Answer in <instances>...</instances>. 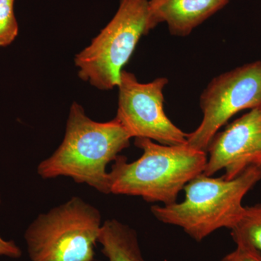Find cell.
<instances>
[{"instance_id": "obj_1", "label": "cell", "mask_w": 261, "mask_h": 261, "mask_svg": "<svg viewBox=\"0 0 261 261\" xmlns=\"http://www.w3.org/2000/svg\"><path fill=\"white\" fill-rule=\"evenodd\" d=\"M132 139L116 118L94 121L80 104L73 102L63 140L51 155L39 163L38 174L44 179L66 176L110 194L108 164L130 145Z\"/></svg>"}, {"instance_id": "obj_2", "label": "cell", "mask_w": 261, "mask_h": 261, "mask_svg": "<svg viewBox=\"0 0 261 261\" xmlns=\"http://www.w3.org/2000/svg\"><path fill=\"white\" fill-rule=\"evenodd\" d=\"M140 159L128 162L118 156L109 171L110 194L135 196L152 203L171 205L196 176L204 172L207 152L185 144L165 145L136 138Z\"/></svg>"}, {"instance_id": "obj_3", "label": "cell", "mask_w": 261, "mask_h": 261, "mask_svg": "<svg viewBox=\"0 0 261 261\" xmlns=\"http://www.w3.org/2000/svg\"><path fill=\"white\" fill-rule=\"evenodd\" d=\"M260 180L261 166L248 168L233 179L202 173L185 186V200L152 205L151 212L163 224L181 228L200 242L220 228L236 225L245 211L244 197Z\"/></svg>"}, {"instance_id": "obj_4", "label": "cell", "mask_w": 261, "mask_h": 261, "mask_svg": "<svg viewBox=\"0 0 261 261\" xmlns=\"http://www.w3.org/2000/svg\"><path fill=\"white\" fill-rule=\"evenodd\" d=\"M97 207L80 197L41 214L24 234L32 261H94L102 228Z\"/></svg>"}, {"instance_id": "obj_5", "label": "cell", "mask_w": 261, "mask_h": 261, "mask_svg": "<svg viewBox=\"0 0 261 261\" xmlns=\"http://www.w3.org/2000/svg\"><path fill=\"white\" fill-rule=\"evenodd\" d=\"M148 0H120L111 21L75 56L78 75L100 90L118 87L123 67L149 33Z\"/></svg>"}, {"instance_id": "obj_6", "label": "cell", "mask_w": 261, "mask_h": 261, "mask_svg": "<svg viewBox=\"0 0 261 261\" xmlns=\"http://www.w3.org/2000/svg\"><path fill=\"white\" fill-rule=\"evenodd\" d=\"M202 119L187 144L199 150L207 147L228 121L245 110L261 108V61L246 63L214 77L200 96Z\"/></svg>"}, {"instance_id": "obj_7", "label": "cell", "mask_w": 261, "mask_h": 261, "mask_svg": "<svg viewBox=\"0 0 261 261\" xmlns=\"http://www.w3.org/2000/svg\"><path fill=\"white\" fill-rule=\"evenodd\" d=\"M168 83L165 77L141 83L134 73L122 71L115 118L132 138L149 139L165 145L187 143V134L165 113L163 91Z\"/></svg>"}, {"instance_id": "obj_8", "label": "cell", "mask_w": 261, "mask_h": 261, "mask_svg": "<svg viewBox=\"0 0 261 261\" xmlns=\"http://www.w3.org/2000/svg\"><path fill=\"white\" fill-rule=\"evenodd\" d=\"M204 174L214 176L224 171L233 179L255 166H261V108L250 110L211 140Z\"/></svg>"}, {"instance_id": "obj_9", "label": "cell", "mask_w": 261, "mask_h": 261, "mask_svg": "<svg viewBox=\"0 0 261 261\" xmlns=\"http://www.w3.org/2000/svg\"><path fill=\"white\" fill-rule=\"evenodd\" d=\"M231 0H148L149 32L161 23L171 35L185 37Z\"/></svg>"}, {"instance_id": "obj_10", "label": "cell", "mask_w": 261, "mask_h": 261, "mask_svg": "<svg viewBox=\"0 0 261 261\" xmlns=\"http://www.w3.org/2000/svg\"><path fill=\"white\" fill-rule=\"evenodd\" d=\"M97 243L108 261H145L137 232L118 220H107L103 223Z\"/></svg>"}, {"instance_id": "obj_11", "label": "cell", "mask_w": 261, "mask_h": 261, "mask_svg": "<svg viewBox=\"0 0 261 261\" xmlns=\"http://www.w3.org/2000/svg\"><path fill=\"white\" fill-rule=\"evenodd\" d=\"M230 230L234 243L243 242L261 252V204L245 207L241 218Z\"/></svg>"}, {"instance_id": "obj_12", "label": "cell", "mask_w": 261, "mask_h": 261, "mask_svg": "<svg viewBox=\"0 0 261 261\" xmlns=\"http://www.w3.org/2000/svg\"><path fill=\"white\" fill-rule=\"evenodd\" d=\"M14 4L15 0H0V47L10 45L18 35Z\"/></svg>"}, {"instance_id": "obj_13", "label": "cell", "mask_w": 261, "mask_h": 261, "mask_svg": "<svg viewBox=\"0 0 261 261\" xmlns=\"http://www.w3.org/2000/svg\"><path fill=\"white\" fill-rule=\"evenodd\" d=\"M236 249L221 261H261V252L243 242H237Z\"/></svg>"}, {"instance_id": "obj_14", "label": "cell", "mask_w": 261, "mask_h": 261, "mask_svg": "<svg viewBox=\"0 0 261 261\" xmlns=\"http://www.w3.org/2000/svg\"><path fill=\"white\" fill-rule=\"evenodd\" d=\"M1 202V195H0V204ZM0 255L11 257V258H18L21 257L22 251L14 241L5 240L0 236Z\"/></svg>"}]
</instances>
